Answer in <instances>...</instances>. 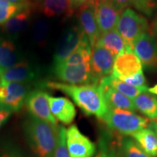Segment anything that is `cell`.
Wrapping results in <instances>:
<instances>
[{"instance_id":"cell-1","label":"cell","mask_w":157,"mask_h":157,"mask_svg":"<svg viewBox=\"0 0 157 157\" xmlns=\"http://www.w3.org/2000/svg\"><path fill=\"white\" fill-rule=\"evenodd\" d=\"M41 85L60 90L66 94L86 115H93L102 119L109 111L103 92L98 84L74 85L63 82H48Z\"/></svg>"},{"instance_id":"cell-2","label":"cell","mask_w":157,"mask_h":157,"mask_svg":"<svg viewBox=\"0 0 157 157\" xmlns=\"http://www.w3.org/2000/svg\"><path fill=\"white\" fill-rule=\"evenodd\" d=\"M58 125L31 116L23 124L29 147L36 157H54L59 138Z\"/></svg>"},{"instance_id":"cell-3","label":"cell","mask_w":157,"mask_h":157,"mask_svg":"<svg viewBox=\"0 0 157 157\" xmlns=\"http://www.w3.org/2000/svg\"><path fill=\"white\" fill-rule=\"evenodd\" d=\"M102 120L109 128L123 135H132L149 125V119L136 115L129 111L109 109Z\"/></svg>"},{"instance_id":"cell-4","label":"cell","mask_w":157,"mask_h":157,"mask_svg":"<svg viewBox=\"0 0 157 157\" xmlns=\"http://www.w3.org/2000/svg\"><path fill=\"white\" fill-rule=\"evenodd\" d=\"M148 28L147 20L130 8L122 12L117 25L118 32L132 50L137 39L146 33Z\"/></svg>"},{"instance_id":"cell-5","label":"cell","mask_w":157,"mask_h":157,"mask_svg":"<svg viewBox=\"0 0 157 157\" xmlns=\"http://www.w3.org/2000/svg\"><path fill=\"white\" fill-rule=\"evenodd\" d=\"M55 76L63 83L74 85L98 84L100 80L92 71L90 63L68 66L61 63L53 64L52 68Z\"/></svg>"},{"instance_id":"cell-6","label":"cell","mask_w":157,"mask_h":157,"mask_svg":"<svg viewBox=\"0 0 157 157\" xmlns=\"http://www.w3.org/2000/svg\"><path fill=\"white\" fill-rule=\"evenodd\" d=\"M30 83L7 82L0 80V108L16 112L25 103L30 92Z\"/></svg>"},{"instance_id":"cell-7","label":"cell","mask_w":157,"mask_h":157,"mask_svg":"<svg viewBox=\"0 0 157 157\" xmlns=\"http://www.w3.org/2000/svg\"><path fill=\"white\" fill-rule=\"evenodd\" d=\"M95 17L100 33L114 30L120 18L121 12L118 10L111 0H94Z\"/></svg>"},{"instance_id":"cell-8","label":"cell","mask_w":157,"mask_h":157,"mask_svg":"<svg viewBox=\"0 0 157 157\" xmlns=\"http://www.w3.org/2000/svg\"><path fill=\"white\" fill-rule=\"evenodd\" d=\"M66 146L70 157H93L96 151L95 145L74 124L66 130Z\"/></svg>"},{"instance_id":"cell-9","label":"cell","mask_w":157,"mask_h":157,"mask_svg":"<svg viewBox=\"0 0 157 157\" xmlns=\"http://www.w3.org/2000/svg\"><path fill=\"white\" fill-rule=\"evenodd\" d=\"M48 97V94L43 90L30 91L25 100V105L31 116L52 124L58 125L57 119L50 111Z\"/></svg>"},{"instance_id":"cell-10","label":"cell","mask_w":157,"mask_h":157,"mask_svg":"<svg viewBox=\"0 0 157 157\" xmlns=\"http://www.w3.org/2000/svg\"><path fill=\"white\" fill-rule=\"evenodd\" d=\"M39 76L40 68L25 59L13 67L0 71V80L7 82L31 84Z\"/></svg>"},{"instance_id":"cell-11","label":"cell","mask_w":157,"mask_h":157,"mask_svg":"<svg viewBox=\"0 0 157 157\" xmlns=\"http://www.w3.org/2000/svg\"><path fill=\"white\" fill-rule=\"evenodd\" d=\"M84 34L78 26H72L64 31L53 57V64L61 63L78 48Z\"/></svg>"},{"instance_id":"cell-12","label":"cell","mask_w":157,"mask_h":157,"mask_svg":"<svg viewBox=\"0 0 157 157\" xmlns=\"http://www.w3.org/2000/svg\"><path fill=\"white\" fill-rule=\"evenodd\" d=\"M80 28L87 36L92 49L97 44L101 33L95 17V1L87 0L80 7L78 14Z\"/></svg>"},{"instance_id":"cell-13","label":"cell","mask_w":157,"mask_h":157,"mask_svg":"<svg viewBox=\"0 0 157 157\" xmlns=\"http://www.w3.org/2000/svg\"><path fill=\"white\" fill-rule=\"evenodd\" d=\"M116 57L103 47L95 44L92 49L90 67L95 77L101 80L112 73Z\"/></svg>"},{"instance_id":"cell-14","label":"cell","mask_w":157,"mask_h":157,"mask_svg":"<svg viewBox=\"0 0 157 157\" xmlns=\"http://www.w3.org/2000/svg\"><path fill=\"white\" fill-rule=\"evenodd\" d=\"M133 51L143 66L157 68V42L152 35L148 33L141 35L135 42Z\"/></svg>"},{"instance_id":"cell-15","label":"cell","mask_w":157,"mask_h":157,"mask_svg":"<svg viewBox=\"0 0 157 157\" xmlns=\"http://www.w3.org/2000/svg\"><path fill=\"white\" fill-rule=\"evenodd\" d=\"M98 85L103 92L109 109H123L132 113L136 111L137 109L132 100L111 87L108 82L107 76L102 78Z\"/></svg>"},{"instance_id":"cell-16","label":"cell","mask_w":157,"mask_h":157,"mask_svg":"<svg viewBox=\"0 0 157 157\" xmlns=\"http://www.w3.org/2000/svg\"><path fill=\"white\" fill-rule=\"evenodd\" d=\"M142 68L143 65L134 52L127 51L116 57L111 76H130L143 71Z\"/></svg>"},{"instance_id":"cell-17","label":"cell","mask_w":157,"mask_h":157,"mask_svg":"<svg viewBox=\"0 0 157 157\" xmlns=\"http://www.w3.org/2000/svg\"><path fill=\"white\" fill-rule=\"evenodd\" d=\"M50 111L53 117L66 125L73 122L76 117L75 106L68 98L63 97H48Z\"/></svg>"},{"instance_id":"cell-18","label":"cell","mask_w":157,"mask_h":157,"mask_svg":"<svg viewBox=\"0 0 157 157\" xmlns=\"http://www.w3.org/2000/svg\"><path fill=\"white\" fill-rule=\"evenodd\" d=\"M24 59L22 52L13 40L0 39V71L13 67Z\"/></svg>"},{"instance_id":"cell-19","label":"cell","mask_w":157,"mask_h":157,"mask_svg":"<svg viewBox=\"0 0 157 157\" xmlns=\"http://www.w3.org/2000/svg\"><path fill=\"white\" fill-rule=\"evenodd\" d=\"M31 16V10L28 7L3 24V31L8 36V39L13 41L22 34L30 23Z\"/></svg>"},{"instance_id":"cell-20","label":"cell","mask_w":157,"mask_h":157,"mask_svg":"<svg viewBox=\"0 0 157 157\" xmlns=\"http://www.w3.org/2000/svg\"><path fill=\"white\" fill-rule=\"evenodd\" d=\"M103 47L117 57L127 51H133L129 45L125 43L117 29L101 34L97 44Z\"/></svg>"},{"instance_id":"cell-21","label":"cell","mask_w":157,"mask_h":157,"mask_svg":"<svg viewBox=\"0 0 157 157\" xmlns=\"http://www.w3.org/2000/svg\"><path fill=\"white\" fill-rule=\"evenodd\" d=\"M148 156H157V134L151 129H143L131 135Z\"/></svg>"},{"instance_id":"cell-22","label":"cell","mask_w":157,"mask_h":157,"mask_svg":"<svg viewBox=\"0 0 157 157\" xmlns=\"http://www.w3.org/2000/svg\"><path fill=\"white\" fill-rule=\"evenodd\" d=\"M136 109L147 117L157 119V98L149 93L140 94L133 99Z\"/></svg>"},{"instance_id":"cell-23","label":"cell","mask_w":157,"mask_h":157,"mask_svg":"<svg viewBox=\"0 0 157 157\" xmlns=\"http://www.w3.org/2000/svg\"><path fill=\"white\" fill-rule=\"evenodd\" d=\"M41 11L45 16L54 17L63 14H71V10L68 0H44Z\"/></svg>"},{"instance_id":"cell-24","label":"cell","mask_w":157,"mask_h":157,"mask_svg":"<svg viewBox=\"0 0 157 157\" xmlns=\"http://www.w3.org/2000/svg\"><path fill=\"white\" fill-rule=\"evenodd\" d=\"M119 157H151L132 137H122L119 143Z\"/></svg>"},{"instance_id":"cell-25","label":"cell","mask_w":157,"mask_h":157,"mask_svg":"<svg viewBox=\"0 0 157 157\" xmlns=\"http://www.w3.org/2000/svg\"><path fill=\"white\" fill-rule=\"evenodd\" d=\"M107 79L111 87L130 99H134L140 94L148 92V88L147 86L140 87H134V86L129 85V84L121 81L119 78L113 77L111 75L108 76Z\"/></svg>"},{"instance_id":"cell-26","label":"cell","mask_w":157,"mask_h":157,"mask_svg":"<svg viewBox=\"0 0 157 157\" xmlns=\"http://www.w3.org/2000/svg\"><path fill=\"white\" fill-rule=\"evenodd\" d=\"M28 7L27 2L23 5H13L5 0H0V25L5 24L12 17Z\"/></svg>"},{"instance_id":"cell-27","label":"cell","mask_w":157,"mask_h":157,"mask_svg":"<svg viewBox=\"0 0 157 157\" xmlns=\"http://www.w3.org/2000/svg\"><path fill=\"white\" fill-rule=\"evenodd\" d=\"M48 23L44 20H39L33 25L32 36L34 42L39 45H43L46 43L49 34Z\"/></svg>"},{"instance_id":"cell-28","label":"cell","mask_w":157,"mask_h":157,"mask_svg":"<svg viewBox=\"0 0 157 157\" xmlns=\"http://www.w3.org/2000/svg\"><path fill=\"white\" fill-rule=\"evenodd\" d=\"M54 157H70L66 146V129L63 127L59 128V138Z\"/></svg>"},{"instance_id":"cell-29","label":"cell","mask_w":157,"mask_h":157,"mask_svg":"<svg viewBox=\"0 0 157 157\" xmlns=\"http://www.w3.org/2000/svg\"><path fill=\"white\" fill-rule=\"evenodd\" d=\"M132 5L143 14L151 16L154 11L156 3L154 0H132Z\"/></svg>"},{"instance_id":"cell-30","label":"cell","mask_w":157,"mask_h":157,"mask_svg":"<svg viewBox=\"0 0 157 157\" xmlns=\"http://www.w3.org/2000/svg\"><path fill=\"white\" fill-rule=\"evenodd\" d=\"M117 78L120 79L125 83L129 84V85L134 86V87H143L146 85V78L143 74V71L137 73L135 75L130 76H119Z\"/></svg>"},{"instance_id":"cell-31","label":"cell","mask_w":157,"mask_h":157,"mask_svg":"<svg viewBox=\"0 0 157 157\" xmlns=\"http://www.w3.org/2000/svg\"><path fill=\"white\" fill-rule=\"evenodd\" d=\"M0 157H24L22 152L16 147L13 146H6L0 151Z\"/></svg>"},{"instance_id":"cell-32","label":"cell","mask_w":157,"mask_h":157,"mask_svg":"<svg viewBox=\"0 0 157 157\" xmlns=\"http://www.w3.org/2000/svg\"><path fill=\"white\" fill-rule=\"evenodd\" d=\"M101 152L98 155L97 157H119L118 151L115 150L114 147L111 146L109 148L103 141L101 143Z\"/></svg>"},{"instance_id":"cell-33","label":"cell","mask_w":157,"mask_h":157,"mask_svg":"<svg viewBox=\"0 0 157 157\" xmlns=\"http://www.w3.org/2000/svg\"><path fill=\"white\" fill-rule=\"evenodd\" d=\"M111 2L121 12L132 5V0H111Z\"/></svg>"},{"instance_id":"cell-34","label":"cell","mask_w":157,"mask_h":157,"mask_svg":"<svg viewBox=\"0 0 157 157\" xmlns=\"http://www.w3.org/2000/svg\"><path fill=\"white\" fill-rule=\"evenodd\" d=\"M11 111L9 110L0 108V128L5 124L11 115Z\"/></svg>"},{"instance_id":"cell-35","label":"cell","mask_w":157,"mask_h":157,"mask_svg":"<svg viewBox=\"0 0 157 157\" xmlns=\"http://www.w3.org/2000/svg\"><path fill=\"white\" fill-rule=\"evenodd\" d=\"M86 1H87V0H68L71 11H73L74 9H76L78 8V7H81Z\"/></svg>"},{"instance_id":"cell-36","label":"cell","mask_w":157,"mask_h":157,"mask_svg":"<svg viewBox=\"0 0 157 157\" xmlns=\"http://www.w3.org/2000/svg\"><path fill=\"white\" fill-rule=\"evenodd\" d=\"M149 124H150V126H149L150 128L149 129H153V130L157 134V119H154L151 122L149 123Z\"/></svg>"},{"instance_id":"cell-37","label":"cell","mask_w":157,"mask_h":157,"mask_svg":"<svg viewBox=\"0 0 157 157\" xmlns=\"http://www.w3.org/2000/svg\"><path fill=\"white\" fill-rule=\"evenodd\" d=\"M7 2L13 4V5H23L26 2L25 0H5Z\"/></svg>"},{"instance_id":"cell-38","label":"cell","mask_w":157,"mask_h":157,"mask_svg":"<svg viewBox=\"0 0 157 157\" xmlns=\"http://www.w3.org/2000/svg\"><path fill=\"white\" fill-rule=\"evenodd\" d=\"M148 91L150 93L154 94V95H157V84H155L154 87H151V88H148Z\"/></svg>"},{"instance_id":"cell-39","label":"cell","mask_w":157,"mask_h":157,"mask_svg":"<svg viewBox=\"0 0 157 157\" xmlns=\"http://www.w3.org/2000/svg\"><path fill=\"white\" fill-rule=\"evenodd\" d=\"M154 31L156 35H157V17L154 21Z\"/></svg>"}]
</instances>
